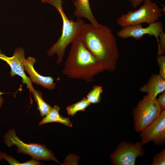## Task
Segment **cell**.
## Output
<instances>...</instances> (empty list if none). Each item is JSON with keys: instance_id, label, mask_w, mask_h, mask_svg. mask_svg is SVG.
<instances>
[{"instance_id": "cell-5", "label": "cell", "mask_w": 165, "mask_h": 165, "mask_svg": "<svg viewBox=\"0 0 165 165\" xmlns=\"http://www.w3.org/2000/svg\"><path fill=\"white\" fill-rule=\"evenodd\" d=\"M163 10L152 0H145L139 9L122 14L117 20L116 23L122 27L143 23L149 24L158 20L162 16Z\"/></svg>"}, {"instance_id": "cell-15", "label": "cell", "mask_w": 165, "mask_h": 165, "mask_svg": "<svg viewBox=\"0 0 165 165\" xmlns=\"http://www.w3.org/2000/svg\"><path fill=\"white\" fill-rule=\"evenodd\" d=\"M31 92L37 105V109L40 112L41 116L43 117L48 114L52 108L49 104L46 103L42 98V94L39 90L33 87Z\"/></svg>"}, {"instance_id": "cell-18", "label": "cell", "mask_w": 165, "mask_h": 165, "mask_svg": "<svg viewBox=\"0 0 165 165\" xmlns=\"http://www.w3.org/2000/svg\"><path fill=\"white\" fill-rule=\"evenodd\" d=\"M4 159L8 161L10 165H38L42 164L39 160L34 159L24 163H21L16 160L10 155H8L6 153L0 152V160Z\"/></svg>"}, {"instance_id": "cell-7", "label": "cell", "mask_w": 165, "mask_h": 165, "mask_svg": "<svg viewBox=\"0 0 165 165\" xmlns=\"http://www.w3.org/2000/svg\"><path fill=\"white\" fill-rule=\"evenodd\" d=\"M145 153L140 142L123 141L119 143L111 155V160L114 165H134L137 158L142 157Z\"/></svg>"}, {"instance_id": "cell-14", "label": "cell", "mask_w": 165, "mask_h": 165, "mask_svg": "<svg viewBox=\"0 0 165 165\" xmlns=\"http://www.w3.org/2000/svg\"><path fill=\"white\" fill-rule=\"evenodd\" d=\"M59 107L55 105L52 108L50 112L43 118L38 123L39 125L52 122H58L61 123L68 127H72V124L68 117H64L60 115Z\"/></svg>"}, {"instance_id": "cell-21", "label": "cell", "mask_w": 165, "mask_h": 165, "mask_svg": "<svg viewBox=\"0 0 165 165\" xmlns=\"http://www.w3.org/2000/svg\"><path fill=\"white\" fill-rule=\"evenodd\" d=\"M158 38L159 45L157 55L163 54L165 51V34L163 31L160 33Z\"/></svg>"}, {"instance_id": "cell-4", "label": "cell", "mask_w": 165, "mask_h": 165, "mask_svg": "<svg viewBox=\"0 0 165 165\" xmlns=\"http://www.w3.org/2000/svg\"><path fill=\"white\" fill-rule=\"evenodd\" d=\"M162 111L156 97L148 94L144 96L133 109L135 130L138 132L143 130L158 118Z\"/></svg>"}, {"instance_id": "cell-12", "label": "cell", "mask_w": 165, "mask_h": 165, "mask_svg": "<svg viewBox=\"0 0 165 165\" xmlns=\"http://www.w3.org/2000/svg\"><path fill=\"white\" fill-rule=\"evenodd\" d=\"M140 90L156 97L159 94L165 90V79L159 74L152 75L147 82L141 87Z\"/></svg>"}, {"instance_id": "cell-17", "label": "cell", "mask_w": 165, "mask_h": 165, "mask_svg": "<svg viewBox=\"0 0 165 165\" xmlns=\"http://www.w3.org/2000/svg\"><path fill=\"white\" fill-rule=\"evenodd\" d=\"M102 88L100 86L95 85L86 96V98L91 104H96L101 101V95L103 93Z\"/></svg>"}, {"instance_id": "cell-2", "label": "cell", "mask_w": 165, "mask_h": 165, "mask_svg": "<svg viewBox=\"0 0 165 165\" xmlns=\"http://www.w3.org/2000/svg\"><path fill=\"white\" fill-rule=\"evenodd\" d=\"M104 70L86 47L80 36H78L72 43L63 74L70 78L90 82L93 81L95 75Z\"/></svg>"}, {"instance_id": "cell-9", "label": "cell", "mask_w": 165, "mask_h": 165, "mask_svg": "<svg viewBox=\"0 0 165 165\" xmlns=\"http://www.w3.org/2000/svg\"><path fill=\"white\" fill-rule=\"evenodd\" d=\"M25 59L24 51L21 47L16 48L11 57L6 56L0 50V59L6 61L10 66L11 76L17 75L21 77L22 83L26 84L27 87L31 92L33 87L32 82L24 72V62Z\"/></svg>"}, {"instance_id": "cell-8", "label": "cell", "mask_w": 165, "mask_h": 165, "mask_svg": "<svg viewBox=\"0 0 165 165\" xmlns=\"http://www.w3.org/2000/svg\"><path fill=\"white\" fill-rule=\"evenodd\" d=\"M141 143L143 145L152 141L156 145L162 146L165 143V111L158 118L141 131Z\"/></svg>"}, {"instance_id": "cell-6", "label": "cell", "mask_w": 165, "mask_h": 165, "mask_svg": "<svg viewBox=\"0 0 165 165\" xmlns=\"http://www.w3.org/2000/svg\"><path fill=\"white\" fill-rule=\"evenodd\" d=\"M4 141L9 147L13 145L17 147L18 153L28 154L33 159L39 161L53 160L60 163L53 152L48 149L45 145L24 143L17 137L15 130L13 129L9 130L5 135Z\"/></svg>"}, {"instance_id": "cell-19", "label": "cell", "mask_w": 165, "mask_h": 165, "mask_svg": "<svg viewBox=\"0 0 165 165\" xmlns=\"http://www.w3.org/2000/svg\"><path fill=\"white\" fill-rule=\"evenodd\" d=\"M153 161L152 165H165V148L157 153L153 157Z\"/></svg>"}, {"instance_id": "cell-24", "label": "cell", "mask_w": 165, "mask_h": 165, "mask_svg": "<svg viewBox=\"0 0 165 165\" xmlns=\"http://www.w3.org/2000/svg\"><path fill=\"white\" fill-rule=\"evenodd\" d=\"M5 94L4 93L0 91V108L2 106L4 101L2 97L1 96V95Z\"/></svg>"}, {"instance_id": "cell-20", "label": "cell", "mask_w": 165, "mask_h": 165, "mask_svg": "<svg viewBox=\"0 0 165 165\" xmlns=\"http://www.w3.org/2000/svg\"><path fill=\"white\" fill-rule=\"evenodd\" d=\"M156 59L159 67V75L165 79V56L164 54L158 55Z\"/></svg>"}, {"instance_id": "cell-3", "label": "cell", "mask_w": 165, "mask_h": 165, "mask_svg": "<svg viewBox=\"0 0 165 165\" xmlns=\"http://www.w3.org/2000/svg\"><path fill=\"white\" fill-rule=\"evenodd\" d=\"M44 3L51 4L59 13L62 18L63 25L62 33L57 42L47 52L48 56L53 57L55 54L57 55V63H61L63 59L67 47L79 36L85 24L83 20L77 19L76 21L69 19L64 13L62 0H41Z\"/></svg>"}, {"instance_id": "cell-16", "label": "cell", "mask_w": 165, "mask_h": 165, "mask_svg": "<svg viewBox=\"0 0 165 165\" xmlns=\"http://www.w3.org/2000/svg\"><path fill=\"white\" fill-rule=\"evenodd\" d=\"M90 104L86 98L84 97L78 102L68 105L66 108V111L69 116H74L78 112H84Z\"/></svg>"}, {"instance_id": "cell-11", "label": "cell", "mask_w": 165, "mask_h": 165, "mask_svg": "<svg viewBox=\"0 0 165 165\" xmlns=\"http://www.w3.org/2000/svg\"><path fill=\"white\" fill-rule=\"evenodd\" d=\"M36 61L35 58L32 57L25 59L24 62V70L30 75L32 82L50 90H53L56 85V83L54 82L53 78L51 76H42L37 72L34 67Z\"/></svg>"}, {"instance_id": "cell-22", "label": "cell", "mask_w": 165, "mask_h": 165, "mask_svg": "<svg viewBox=\"0 0 165 165\" xmlns=\"http://www.w3.org/2000/svg\"><path fill=\"white\" fill-rule=\"evenodd\" d=\"M158 103L161 109L165 110V92H162L158 98L157 99Z\"/></svg>"}, {"instance_id": "cell-23", "label": "cell", "mask_w": 165, "mask_h": 165, "mask_svg": "<svg viewBox=\"0 0 165 165\" xmlns=\"http://www.w3.org/2000/svg\"><path fill=\"white\" fill-rule=\"evenodd\" d=\"M145 0H129L133 9L139 6Z\"/></svg>"}, {"instance_id": "cell-1", "label": "cell", "mask_w": 165, "mask_h": 165, "mask_svg": "<svg viewBox=\"0 0 165 165\" xmlns=\"http://www.w3.org/2000/svg\"><path fill=\"white\" fill-rule=\"evenodd\" d=\"M79 36L105 70H115L119 53L116 38L110 28L100 24L97 26L85 24Z\"/></svg>"}, {"instance_id": "cell-13", "label": "cell", "mask_w": 165, "mask_h": 165, "mask_svg": "<svg viewBox=\"0 0 165 165\" xmlns=\"http://www.w3.org/2000/svg\"><path fill=\"white\" fill-rule=\"evenodd\" d=\"M74 3L75 6L74 14L77 19L85 18L93 25H99L91 11L89 0H75Z\"/></svg>"}, {"instance_id": "cell-10", "label": "cell", "mask_w": 165, "mask_h": 165, "mask_svg": "<svg viewBox=\"0 0 165 165\" xmlns=\"http://www.w3.org/2000/svg\"><path fill=\"white\" fill-rule=\"evenodd\" d=\"M163 31L162 21H157L150 24L147 27L144 28L142 27L141 24L125 26L117 34L119 37L122 38L131 37L136 39H139L146 35H153L156 39L158 45L159 35Z\"/></svg>"}]
</instances>
